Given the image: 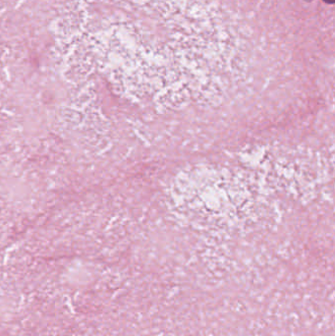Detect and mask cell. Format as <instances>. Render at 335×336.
<instances>
[{"mask_svg":"<svg viewBox=\"0 0 335 336\" xmlns=\"http://www.w3.org/2000/svg\"><path fill=\"white\" fill-rule=\"evenodd\" d=\"M326 1H327V2H330V3H332V2H333V0H326Z\"/></svg>","mask_w":335,"mask_h":336,"instance_id":"obj_1","label":"cell"}]
</instances>
